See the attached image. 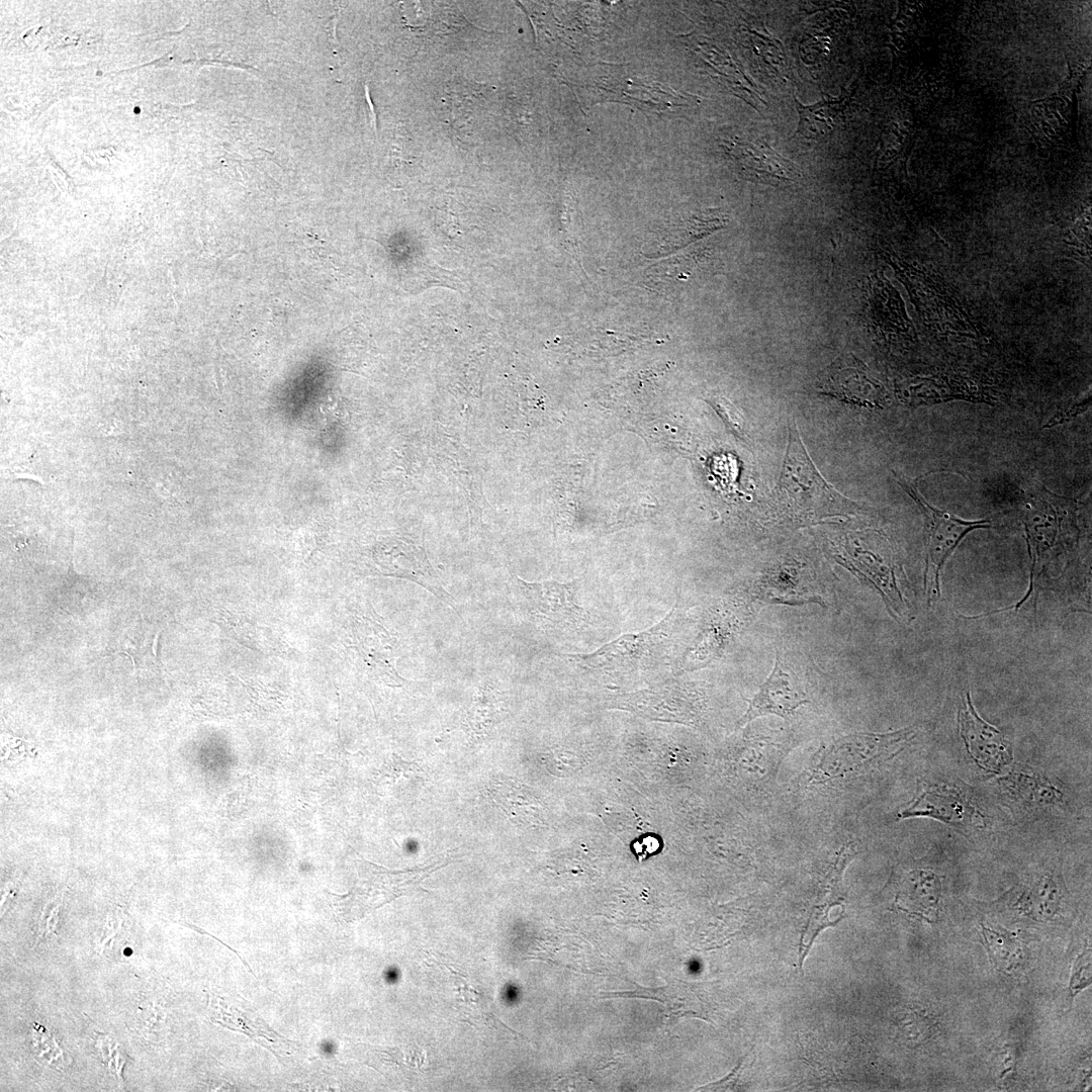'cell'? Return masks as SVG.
Masks as SVG:
<instances>
[{"mask_svg": "<svg viewBox=\"0 0 1092 1092\" xmlns=\"http://www.w3.org/2000/svg\"><path fill=\"white\" fill-rule=\"evenodd\" d=\"M958 730L969 760L983 775L996 778L1013 765L1010 740L981 718L969 691L965 692L959 708Z\"/></svg>", "mask_w": 1092, "mask_h": 1092, "instance_id": "obj_10", "label": "cell"}, {"mask_svg": "<svg viewBox=\"0 0 1092 1092\" xmlns=\"http://www.w3.org/2000/svg\"><path fill=\"white\" fill-rule=\"evenodd\" d=\"M794 100L799 113L796 131L798 135L807 140H819L835 129L843 105L842 99L826 98L811 105H803L796 97Z\"/></svg>", "mask_w": 1092, "mask_h": 1092, "instance_id": "obj_16", "label": "cell"}, {"mask_svg": "<svg viewBox=\"0 0 1092 1092\" xmlns=\"http://www.w3.org/2000/svg\"><path fill=\"white\" fill-rule=\"evenodd\" d=\"M917 732L916 728L908 727L840 737L825 750L813 778L818 782L828 781L875 767L902 752Z\"/></svg>", "mask_w": 1092, "mask_h": 1092, "instance_id": "obj_4", "label": "cell"}, {"mask_svg": "<svg viewBox=\"0 0 1092 1092\" xmlns=\"http://www.w3.org/2000/svg\"><path fill=\"white\" fill-rule=\"evenodd\" d=\"M896 475L898 483L914 499L924 520L926 535V567L924 586L930 606L940 597L939 576L943 564L963 538L973 530L990 528L987 520H965L931 506L918 488L919 479Z\"/></svg>", "mask_w": 1092, "mask_h": 1092, "instance_id": "obj_3", "label": "cell"}, {"mask_svg": "<svg viewBox=\"0 0 1092 1092\" xmlns=\"http://www.w3.org/2000/svg\"><path fill=\"white\" fill-rule=\"evenodd\" d=\"M994 785L1000 801L1020 818L1064 810L1068 802L1067 793L1058 781L1026 765H1012L996 777Z\"/></svg>", "mask_w": 1092, "mask_h": 1092, "instance_id": "obj_7", "label": "cell"}, {"mask_svg": "<svg viewBox=\"0 0 1092 1092\" xmlns=\"http://www.w3.org/2000/svg\"><path fill=\"white\" fill-rule=\"evenodd\" d=\"M729 155L747 180L772 186H790L802 179L801 170L763 141L737 140Z\"/></svg>", "mask_w": 1092, "mask_h": 1092, "instance_id": "obj_11", "label": "cell"}, {"mask_svg": "<svg viewBox=\"0 0 1092 1092\" xmlns=\"http://www.w3.org/2000/svg\"><path fill=\"white\" fill-rule=\"evenodd\" d=\"M897 818L936 820L970 840L988 832L992 825V817L975 790L947 777L920 780L914 797Z\"/></svg>", "mask_w": 1092, "mask_h": 1092, "instance_id": "obj_2", "label": "cell"}, {"mask_svg": "<svg viewBox=\"0 0 1092 1092\" xmlns=\"http://www.w3.org/2000/svg\"><path fill=\"white\" fill-rule=\"evenodd\" d=\"M486 790L494 804L510 821L523 827L545 825V808L534 791L520 781L497 775L489 780Z\"/></svg>", "mask_w": 1092, "mask_h": 1092, "instance_id": "obj_13", "label": "cell"}, {"mask_svg": "<svg viewBox=\"0 0 1092 1092\" xmlns=\"http://www.w3.org/2000/svg\"><path fill=\"white\" fill-rule=\"evenodd\" d=\"M709 402L734 434L739 437L744 436V421L736 407L729 400L724 397L716 396L712 397Z\"/></svg>", "mask_w": 1092, "mask_h": 1092, "instance_id": "obj_20", "label": "cell"}, {"mask_svg": "<svg viewBox=\"0 0 1092 1092\" xmlns=\"http://www.w3.org/2000/svg\"><path fill=\"white\" fill-rule=\"evenodd\" d=\"M747 702L748 708L738 720L737 728L745 726L757 717L769 714L787 719L809 701L792 685L789 674L781 668L779 656H777L771 672L759 691L751 699H747Z\"/></svg>", "mask_w": 1092, "mask_h": 1092, "instance_id": "obj_12", "label": "cell"}, {"mask_svg": "<svg viewBox=\"0 0 1092 1092\" xmlns=\"http://www.w3.org/2000/svg\"><path fill=\"white\" fill-rule=\"evenodd\" d=\"M502 701L499 692L489 682L479 686L463 725L469 737L474 741L483 740L499 720Z\"/></svg>", "mask_w": 1092, "mask_h": 1092, "instance_id": "obj_15", "label": "cell"}, {"mask_svg": "<svg viewBox=\"0 0 1092 1092\" xmlns=\"http://www.w3.org/2000/svg\"><path fill=\"white\" fill-rule=\"evenodd\" d=\"M62 904V896L50 901L43 908L38 921L37 936L35 942H46L57 937V924L59 922V909Z\"/></svg>", "mask_w": 1092, "mask_h": 1092, "instance_id": "obj_19", "label": "cell"}, {"mask_svg": "<svg viewBox=\"0 0 1092 1092\" xmlns=\"http://www.w3.org/2000/svg\"><path fill=\"white\" fill-rule=\"evenodd\" d=\"M444 859L424 869L404 872H389L365 861L360 884L348 895L338 896L342 900L339 911L348 921L359 919L372 909L416 890L432 872L447 864Z\"/></svg>", "mask_w": 1092, "mask_h": 1092, "instance_id": "obj_9", "label": "cell"}, {"mask_svg": "<svg viewBox=\"0 0 1092 1092\" xmlns=\"http://www.w3.org/2000/svg\"><path fill=\"white\" fill-rule=\"evenodd\" d=\"M120 925L121 924L119 922H113L111 919H108L99 939V952H101V949H103L104 945L108 943V941H110L116 935V933H118Z\"/></svg>", "mask_w": 1092, "mask_h": 1092, "instance_id": "obj_21", "label": "cell"}, {"mask_svg": "<svg viewBox=\"0 0 1092 1092\" xmlns=\"http://www.w3.org/2000/svg\"><path fill=\"white\" fill-rule=\"evenodd\" d=\"M778 514L795 522H814L852 513L855 504L830 485L809 457L797 425L789 428L781 476L771 490Z\"/></svg>", "mask_w": 1092, "mask_h": 1092, "instance_id": "obj_1", "label": "cell"}, {"mask_svg": "<svg viewBox=\"0 0 1092 1092\" xmlns=\"http://www.w3.org/2000/svg\"><path fill=\"white\" fill-rule=\"evenodd\" d=\"M822 388L824 393L852 404L875 407L882 402L879 387L852 357L838 358L829 366Z\"/></svg>", "mask_w": 1092, "mask_h": 1092, "instance_id": "obj_14", "label": "cell"}, {"mask_svg": "<svg viewBox=\"0 0 1092 1092\" xmlns=\"http://www.w3.org/2000/svg\"><path fill=\"white\" fill-rule=\"evenodd\" d=\"M1065 899L1066 890L1060 876L1044 872L1022 890L1018 902L1031 912L1052 916L1060 910Z\"/></svg>", "mask_w": 1092, "mask_h": 1092, "instance_id": "obj_17", "label": "cell"}, {"mask_svg": "<svg viewBox=\"0 0 1092 1092\" xmlns=\"http://www.w3.org/2000/svg\"><path fill=\"white\" fill-rule=\"evenodd\" d=\"M515 587L521 608L545 629L577 631L590 623L588 614L576 602V580L529 582L516 577Z\"/></svg>", "mask_w": 1092, "mask_h": 1092, "instance_id": "obj_6", "label": "cell"}, {"mask_svg": "<svg viewBox=\"0 0 1092 1092\" xmlns=\"http://www.w3.org/2000/svg\"><path fill=\"white\" fill-rule=\"evenodd\" d=\"M606 708L631 712L645 719L698 725L705 708L704 694L697 684L669 680L644 690L615 695Z\"/></svg>", "mask_w": 1092, "mask_h": 1092, "instance_id": "obj_5", "label": "cell"}, {"mask_svg": "<svg viewBox=\"0 0 1092 1092\" xmlns=\"http://www.w3.org/2000/svg\"><path fill=\"white\" fill-rule=\"evenodd\" d=\"M675 623L674 610L652 628L622 635L589 654H571L588 669L604 672H626L649 663L659 655L671 639Z\"/></svg>", "mask_w": 1092, "mask_h": 1092, "instance_id": "obj_8", "label": "cell"}, {"mask_svg": "<svg viewBox=\"0 0 1092 1092\" xmlns=\"http://www.w3.org/2000/svg\"><path fill=\"white\" fill-rule=\"evenodd\" d=\"M447 968L455 978V984L457 986L456 992L458 993L457 999L459 1005H461L459 1012L467 1017L466 1021H469L471 1024L481 1022L496 1028H498L499 1025H504L492 1012L490 999L486 997L484 993L472 988L470 984L464 980L463 975H459L449 966H447Z\"/></svg>", "mask_w": 1092, "mask_h": 1092, "instance_id": "obj_18", "label": "cell"}]
</instances>
